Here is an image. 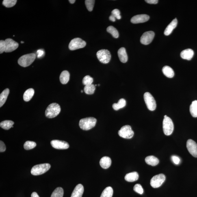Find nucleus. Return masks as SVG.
I'll list each match as a JSON object with an SVG mask.
<instances>
[{
  "label": "nucleus",
  "instance_id": "obj_37",
  "mask_svg": "<svg viewBox=\"0 0 197 197\" xmlns=\"http://www.w3.org/2000/svg\"><path fill=\"white\" fill-rule=\"evenodd\" d=\"M93 82V79L89 75L85 76L83 80V83L85 86L92 84Z\"/></svg>",
  "mask_w": 197,
  "mask_h": 197
},
{
  "label": "nucleus",
  "instance_id": "obj_16",
  "mask_svg": "<svg viewBox=\"0 0 197 197\" xmlns=\"http://www.w3.org/2000/svg\"><path fill=\"white\" fill-rule=\"evenodd\" d=\"M84 191V188L83 185L81 184H79L74 189L71 197H82Z\"/></svg>",
  "mask_w": 197,
  "mask_h": 197
},
{
  "label": "nucleus",
  "instance_id": "obj_26",
  "mask_svg": "<svg viewBox=\"0 0 197 197\" xmlns=\"http://www.w3.org/2000/svg\"><path fill=\"white\" fill-rule=\"evenodd\" d=\"M162 71L164 75L168 78H172L174 75V72L172 69L168 66H165L163 68Z\"/></svg>",
  "mask_w": 197,
  "mask_h": 197
},
{
  "label": "nucleus",
  "instance_id": "obj_21",
  "mask_svg": "<svg viewBox=\"0 0 197 197\" xmlns=\"http://www.w3.org/2000/svg\"><path fill=\"white\" fill-rule=\"evenodd\" d=\"M138 174L136 172L130 173L126 174L124 177L126 181L128 182L136 181L138 180Z\"/></svg>",
  "mask_w": 197,
  "mask_h": 197
},
{
  "label": "nucleus",
  "instance_id": "obj_36",
  "mask_svg": "<svg viewBox=\"0 0 197 197\" xmlns=\"http://www.w3.org/2000/svg\"><path fill=\"white\" fill-rule=\"evenodd\" d=\"M95 1L94 0H86L85 1V4L89 12H91L93 9Z\"/></svg>",
  "mask_w": 197,
  "mask_h": 197
},
{
  "label": "nucleus",
  "instance_id": "obj_47",
  "mask_svg": "<svg viewBox=\"0 0 197 197\" xmlns=\"http://www.w3.org/2000/svg\"><path fill=\"white\" fill-rule=\"evenodd\" d=\"M69 1L70 3L73 4L74 3H75L76 1L75 0H70Z\"/></svg>",
  "mask_w": 197,
  "mask_h": 197
},
{
  "label": "nucleus",
  "instance_id": "obj_3",
  "mask_svg": "<svg viewBox=\"0 0 197 197\" xmlns=\"http://www.w3.org/2000/svg\"><path fill=\"white\" fill-rule=\"evenodd\" d=\"M36 56V54L34 53L28 54L22 56L18 59V64L24 67L28 66L34 62Z\"/></svg>",
  "mask_w": 197,
  "mask_h": 197
},
{
  "label": "nucleus",
  "instance_id": "obj_6",
  "mask_svg": "<svg viewBox=\"0 0 197 197\" xmlns=\"http://www.w3.org/2000/svg\"><path fill=\"white\" fill-rule=\"evenodd\" d=\"M144 99L147 107L149 110H155L156 108V103L155 98L149 92L145 93L144 94Z\"/></svg>",
  "mask_w": 197,
  "mask_h": 197
},
{
  "label": "nucleus",
  "instance_id": "obj_50",
  "mask_svg": "<svg viewBox=\"0 0 197 197\" xmlns=\"http://www.w3.org/2000/svg\"><path fill=\"white\" fill-rule=\"evenodd\" d=\"M81 92L82 93V92H83V90H81Z\"/></svg>",
  "mask_w": 197,
  "mask_h": 197
},
{
  "label": "nucleus",
  "instance_id": "obj_32",
  "mask_svg": "<svg viewBox=\"0 0 197 197\" xmlns=\"http://www.w3.org/2000/svg\"><path fill=\"white\" fill-rule=\"evenodd\" d=\"M107 31L108 32L112 35V36L115 38H118L119 34V33L117 29L113 26H109L107 28Z\"/></svg>",
  "mask_w": 197,
  "mask_h": 197
},
{
  "label": "nucleus",
  "instance_id": "obj_34",
  "mask_svg": "<svg viewBox=\"0 0 197 197\" xmlns=\"http://www.w3.org/2000/svg\"><path fill=\"white\" fill-rule=\"evenodd\" d=\"M36 146V143L31 141H27L24 144V148L27 150L33 149Z\"/></svg>",
  "mask_w": 197,
  "mask_h": 197
},
{
  "label": "nucleus",
  "instance_id": "obj_18",
  "mask_svg": "<svg viewBox=\"0 0 197 197\" xmlns=\"http://www.w3.org/2000/svg\"><path fill=\"white\" fill-rule=\"evenodd\" d=\"M177 20L176 18H175L171 22V23L165 29L164 32V34L166 36H169V35H170L172 32L173 30L177 27Z\"/></svg>",
  "mask_w": 197,
  "mask_h": 197
},
{
  "label": "nucleus",
  "instance_id": "obj_40",
  "mask_svg": "<svg viewBox=\"0 0 197 197\" xmlns=\"http://www.w3.org/2000/svg\"><path fill=\"white\" fill-rule=\"evenodd\" d=\"M5 51V41H0V53H2Z\"/></svg>",
  "mask_w": 197,
  "mask_h": 197
},
{
  "label": "nucleus",
  "instance_id": "obj_7",
  "mask_svg": "<svg viewBox=\"0 0 197 197\" xmlns=\"http://www.w3.org/2000/svg\"><path fill=\"white\" fill-rule=\"evenodd\" d=\"M96 56L100 62L104 64L108 63L111 58L110 52L107 49L99 50L96 53Z\"/></svg>",
  "mask_w": 197,
  "mask_h": 197
},
{
  "label": "nucleus",
  "instance_id": "obj_33",
  "mask_svg": "<svg viewBox=\"0 0 197 197\" xmlns=\"http://www.w3.org/2000/svg\"><path fill=\"white\" fill-rule=\"evenodd\" d=\"M95 90V87L93 84L86 85L84 88V91L87 94L92 95L94 93Z\"/></svg>",
  "mask_w": 197,
  "mask_h": 197
},
{
  "label": "nucleus",
  "instance_id": "obj_51",
  "mask_svg": "<svg viewBox=\"0 0 197 197\" xmlns=\"http://www.w3.org/2000/svg\"><path fill=\"white\" fill-rule=\"evenodd\" d=\"M98 85V86H100V85L99 84Z\"/></svg>",
  "mask_w": 197,
  "mask_h": 197
},
{
  "label": "nucleus",
  "instance_id": "obj_24",
  "mask_svg": "<svg viewBox=\"0 0 197 197\" xmlns=\"http://www.w3.org/2000/svg\"><path fill=\"white\" fill-rule=\"evenodd\" d=\"M9 92H10V90L9 89L6 88L5 89L0 95V107L2 106L6 101Z\"/></svg>",
  "mask_w": 197,
  "mask_h": 197
},
{
  "label": "nucleus",
  "instance_id": "obj_4",
  "mask_svg": "<svg viewBox=\"0 0 197 197\" xmlns=\"http://www.w3.org/2000/svg\"><path fill=\"white\" fill-rule=\"evenodd\" d=\"M51 167V165L48 163L36 165L31 169V173L33 175H41L48 171Z\"/></svg>",
  "mask_w": 197,
  "mask_h": 197
},
{
  "label": "nucleus",
  "instance_id": "obj_14",
  "mask_svg": "<svg viewBox=\"0 0 197 197\" xmlns=\"http://www.w3.org/2000/svg\"><path fill=\"white\" fill-rule=\"evenodd\" d=\"M51 143L53 148L57 149H66L70 147L68 143L64 141L53 140Z\"/></svg>",
  "mask_w": 197,
  "mask_h": 197
},
{
  "label": "nucleus",
  "instance_id": "obj_12",
  "mask_svg": "<svg viewBox=\"0 0 197 197\" xmlns=\"http://www.w3.org/2000/svg\"><path fill=\"white\" fill-rule=\"evenodd\" d=\"M155 35V33L153 31H147L144 33L141 37L140 42L145 45H147L153 41Z\"/></svg>",
  "mask_w": 197,
  "mask_h": 197
},
{
  "label": "nucleus",
  "instance_id": "obj_10",
  "mask_svg": "<svg viewBox=\"0 0 197 197\" xmlns=\"http://www.w3.org/2000/svg\"><path fill=\"white\" fill-rule=\"evenodd\" d=\"M166 179L164 174H160L155 175L152 178L150 181V185L154 188H157L162 185Z\"/></svg>",
  "mask_w": 197,
  "mask_h": 197
},
{
  "label": "nucleus",
  "instance_id": "obj_15",
  "mask_svg": "<svg viewBox=\"0 0 197 197\" xmlns=\"http://www.w3.org/2000/svg\"><path fill=\"white\" fill-rule=\"evenodd\" d=\"M149 16L146 14H140L134 16L131 18V23L134 24L144 23L149 19Z\"/></svg>",
  "mask_w": 197,
  "mask_h": 197
},
{
  "label": "nucleus",
  "instance_id": "obj_44",
  "mask_svg": "<svg viewBox=\"0 0 197 197\" xmlns=\"http://www.w3.org/2000/svg\"><path fill=\"white\" fill-rule=\"evenodd\" d=\"M37 53H38V58H40L44 54L45 52L44 51H42L41 50H39L37 51Z\"/></svg>",
  "mask_w": 197,
  "mask_h": 197
},
{
  "label": "nucleus",
  "instance_id": "obj_17",
  "mask_svg": "<svg viewBox=\"0 0 197 197\" xmlns=\"http://www.w3.org/2000/svg\"><path fill=\"white\" fill-rule=\"evenodd\" d=\"M194 55V52L192 49H188L182 51L180 56L182 59L190 60L192 58Z\"/></svg>",
  "mask_w": 197,
  "mask_h": 197
},
{
  "label": "nucleus",
  "instance_id": "obj_45",
  "mask_svg": "<svg viewBox=\"0 0 197 197\" xmlns=\"http://www.w3.org/2000/svg\"><path fill=\"white\" fill-rule=\"evenodd\" d=\"M109 19L111 20V21L112 22H115L116 21V18H115L114 16H112V15L109 16Z\"/></svg>",
  "mask_w": 197,
  "mask_h": 197
},
{
  "label": "nucleus",
  "instance_id": "obj_5",
  "mask_svg": "<svg viewBox=\"0 0 197 197\" xmlns=\"http://www.w3.org/2000/svg\"><path fill=\"white\" fill-rule=\"evenodd\" d=\"M163 130L165 134L170 135L174 130V124L172 120L169 117H164L163 121Z\"/></svg>",
  "mask_w": 197,
  "mask_h": 197
},
{
  "label": "nucleus",
  "instance_id": "obj_30",
  "mask_svg": "<svg viewBox=\"0 0 197 197\" xmlns=\"http://www.w3.org/2000/svg\"><path fill=\"white\" fill-rule=\"evenodd\" d=\"M113 194V190L112 188L108 187L104 189L100 197H112Z\"/></svg>",
  "mask_w": 197,
  "mask_h": 197
},
{
  "label": "nucleus",
  "instance_id": "obj_2",
  "mask_svg": "<svg viewBox=\"0 0 197 197\" xmlns=\"http://www.w3.org/2000/svg\"><path fill=\"white\" fill-rule=\"evenodd\" d=\"M60 111V107L59 104L56 103H51L46 109L45 116L49 118H54L58 116Z\"/></svg>",
  "mask_w": 197,
  "mask_h": 197
},
{
  "label": "nucleus",
  "instance_id": "obj_9",
  "mask_svg": "<svg viewBox=\"0 0 197 197\" xmlns=\"http://www.w3.org/2000/svg\"><path fill=\"white\" fill-rule=\"evenodd\" d=\"M86 45L85 41L79 38H76L72 40L69 45V48L71 51L84 48Z\"/></svg>",
  "mask_w": 197,
  "mask_h": 197
},
{
  "label": "nucleus",
  "instance_id": "obj_41",
  "mask_svg": "<svg viewBox=\"0 0 197 197\" xmlns=\"http://www.w3.org/2000/svg\"><path fill=\"white\" fill-rule=\"evenodd\" d=\"M172 159L173 162L175 164L178 165L179 164L180 162V160L179 158L176 156H173L172 157Z\"/></svg>",
  "mask_w": 197,
  "mask_h": 197
},
{
  "label": "nucleus",
  "instance_id": "obj_31",
  "mask_svg": "<svg viewBox=\"0 0 197 197\" xmlns=\"http://www.w3.org/2000/svg\"><path fill=\"white\" fill-rule=\"evenodd\" d=\"M64 190L61 187H58L55 189L51 195V197H63Z\"/></svg>",
  "mask_w": 197,
  "mask_h": 197
},
{
  "label": "nucleus",
  "instance_id": "obj_19",
  "mask_svg": "<svg viewBox=\"0 0 197 197\" xmlns=\"http://www.w3.org/2000/svg\"><path fill=\"white\" fill-rule=\"evenodd\" d=\"M119 59L121 62L126 63L128 60V56L125 48L122 47L119 49L118 52Z\"/></svg>",
  "mask_w": 197,
  "mask_h": 197
},
{
  "label": "nucleus",
  "instance_id": "obj_42",
  "mask_svg": "<svg viewBox=\"0 0 197 197\" xmlns=\"http://www.w3.org/2000/svg\"><path fill=\"white\" fill-rule=\"evenodd\" d=\"M6 150V147L5 145L2 141H0V152H5Z\"/></svg>",
  "mask_w": 197,
  "mask_h": 197
},
{
  "label": "nucleus",
  "instance_id": "obj_11",
  "mask_svg": "<svg viewBox=\"0 0 197 197\" xmlns=\"http://www.w3.org/2000/svg\"><path fill=\"white\" fill-rule=\"evenodd\" d=\"M5 52H11L18 47L19 44L12 39L8 38L5 40Z\"/></svg>",
  "mask_w": 197,
  "mask_h": 197
},
{
  "label": "nucleus",
  "instance_id": "obj_48",
  "mask_svg": "<svg viewBox=\"0 0 197 197\" xmlns=\"http://www.w3.org/2000/svg\"><path fill=\"white\" fill-rule=\"evenodd\" d=\"M24 43V42H23V41H21V44H23V43Z\"/></svg>",
  "mask_w": 197,
  "mask_h": 197
},
{
  "label": "nucleus",
  "instance_id": "obj_27",
  "mask_svg": "<svg viewBox=\"0 0 197 197\" xmlns=\"http://www.w3.org/2000/svg\"><path fill=\"white\" fill-rule=\"evenodd\" d=\"M189 111L191 116L193 117H197V100H195L192 102L190 106Z\"/></svg>",
  "mask_w": 197,
  "mask_h": 197
},
{
  "label": "nucleus",
  "instance_id": "obj_13",
  "mask_svg": "<svg viewBox=\"0 0 197 197\" xmlns=\"http://www.w3.org/2000/svg\"><path fill=\"white\" fill-rule=\"evenodd\" d=\"M187 148L193 156L197 157V144L195 141L191 139H188L187 142Z\"/></svg>",
  "mask_w": 197,
  "mask_h": 197
},
{
  "label": "nucleus",
  "instance_id": "obj_43",
  "mask_svg": "<svg viewBox=\"0 0 197 197\" xmlns=\"http://www.w3.org/2000/svg\"><path fill=\"white\" fill-rule=\"evenodd\" d=\"M158 0H146L145 2L150 4H156L158 2Z\"/></svg>",
  "mask_w": 197,
  "mask_h": 197
},
{
  "label": "nucleus",
  "instance_id": "obj_38",
  "mask_svg": "<svg viewBox=\"0 0 197 197\" xmlns=\"http://www.w3.org/2000/svg\"><path fill=\"white\" fill-rule=\"evenodd\" d=\"M134 190L135 192L138 193V194L142 195L144 193V189H143L142 186L139 184H136L134 187Z\"/></svg>",
  "mask_w": 197,
  "mask_h": 197
},
{
  "label": "nucleus",
  "instance_id": "obj_25",
  "mask_svg": "<svg viewBox=\"0 0 197 197\" xmlns=\"http://www.w3.org/2000/svg\"><path fill=\"white\" fill-rule=\"evenodd\" d=\"M34 91L33 88H29L26 90L23 95V100L26 102H29L34 96Z\"/></svg>",
  "mask_w": 197,
  "mask_h": 197
},
{
  "label": "nucleus",
  "instance_id": "obj_1",
  "mask_svg": "<svg viewBox=\"0 0 197 197\" xmlns=\"http://www.w3.org/2000/svg\"><path fill=\"white\" fill-rule=\"evenodd\" d=\"M96 121V119L93 117L83 118L80 120L79 125L81 129L88 131L95 126Z\"/></svg>",
  "mask_w": 197,
  "mask_h": 197
},
{
  "label": "nucleus",
  "instance_id": "obj_35",
  "mask_svg": "<svg viewBox=\"0 0 197 197\" xmlns=\"http://www.w3.org/2000/svg\"><path fill=\"white\" fill-rule=\"evenodd\" d=\"M17 1L16 0H4L3 1L2 4L5 7L10 8L15 5Z\"/></svg>",
  "mask_w": 197,
  "mask_h": 197
},
{
  "label": "nucleus",
  "instance_id": "obj_49",
  "mask_svg": "<svg viewBox=\"0 0 197 197\" xmlns=\"http://www.w3.org/2000/svg\"><path fill=\"white\" fill-rule=\"evenodd\" d=\"M167 116H166V115H165V116H164V117H167Z\"/></svg>",
  "mask_w": 197,
  "mask_h": 197
},
{
  "label": "nucleus",
  "instance_id": "obj_29",
  "mask_svg": "<svg viewBox=\"0 0 197 197\" xmlns=\"http://www.w3.org/2000/svg\"><path fill=\"white\" fill-rule=\"evenodd\" d=\"M126 105V101L124 99H121L119 100L118 103H114L113 105V109L115 110H118L120 109L123 108Z\"/></svg>",
  "mask_w": 197,
  "mask_h": 197
},
{
  "label": "nucleus",
  "instance_id": "obj_23",
  "mask_svg": "<svg viewBox=\"0 0 197 197\" xmlns=\"http://www.w3.org/2000/svg\"><path fill=\"white\" fill-rule=\"evenodd\" d=\"M146 163L152 166L157 165L159 163V159L157 157L153 156H149L147 157L145 159Z\"/></svg>",
  "mask_w": 197,
  "mask_h": 197
},
{
  "label": "nucleus",
  "instance_id": "obj_46",
  "mask_svg": "<svg viewBox=\"0 0 197 197\" xmlns=\"http://www.w3.org/2000/svg\"><path fill=\"white\" fill-rule=\"evenodd\" d=\"M31 197H40L38 194L36 192H33L31 194Z\"/></svg>",
  "mask_w": 197,
  "mask_h": 197
},
{
  "label": "nucleus",
  "instance_id": "obj_39",
  "mask_svg": "<svg viewBox=\"0 0 197 197\" xmlns=\"http://www.w3.org/2000/svg\"><path fill=\"white\" fill-rule=\"evenodd\" d=\"M111 15L118 20H120L121 18V16H120V11L117 9L113 10L111 12Z\"/></svg>",
  "mask_w": 197,
  "mask_h": 197
},
{
  "label": "nucleus",
  "instance_id": "obj_28",
  "mask_svg": "<svg viewBox=\"0 0 197 197\" xmlns=\"http://www.w3.org/2000/svg\"><path fill=\"white\" fill-rule=\"evenodd\" d=\"M14 124V122L12 120H5L1 123L0 126L4 129L8 130L12 127Z\"/></svg>",
  "mask_w": 197,
  "mask_h": 197
},
{
  "label": "nucleus",
  "instance_id": "obj_22",
  "mask_svg": "<svg viewBox=\"0 0 197 197\" xmlns=\"http://www.w3.org/2000/svg\"><path fill=\"white\" fill-rule=\"evenodd\" d=\"M70 77L69 72L67 70H64L61 72L60 77H59V80L62 84H65L68 82L70 80Z\"/></svg>",
  "mask_w": 197,
  "mask_h": 197
},
{
  "label": "nucleus",
  "instance_id": "obj_8",
  "mask_svg": "<svg viewBox=\"0 0 197 197\" xmlns=\"http://www.w3.org/2000/svg\"><path fill=\"white\" fill-rule=\"evenodd\" d=\"M134 133L131 126L128 125L124 126L121 128L118 131V135L123 138L131 139L132 138Z\"/></svg>",
  "mask_w": 197,
  "mask_h": 197
},
{
  "label": "nucleus",
  "instance_id": "obj_20",
  "mask_svg": "<svg viewBox=\"0 0 197 197\" xmlns=\"http://www.w3.org/2000/svg\"><path fill=\"white\" fill-rule=\"evenodd\" d=\"M111 164V160L108 157H103L100 160V164L102 168L106 169L110 167Z\"/></svg>",
  "mask_w": 197,
  "mask_h": 197
}]
</instances>
